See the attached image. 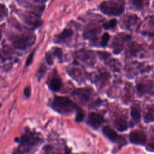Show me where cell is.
<instances>
[{
	"label": "cell",
	"mask_w": 154,
	"mask_h": 154,
	"mask_svg": "<svg viewBox=\"0 0 154 154\" xmlns=\"http://www.w3.org/2000/svg\"><path fill=\"white\" fill-rule=\"evenodd\" d=\"M16 141L19 143V154H33L44 140L41 134L26 129Z\"/></svg>",
	"instance_id": "6da1fadb"
},
{
	"label": "cell",
	"mask_w": 154,
	"mask_h": 154,
	"mask_svg": "<svg viewBox=\"0 0 154 154\" xmlns=\"http://www.w3.org/2000/svg\"><path fill=\"white\" fill-rule=\"evenodd\" d=\"M51 108L61 114H69L76 109V105L65 96H55L50 104Z\"/></svg>",
	"instance_id": "7a4b0ae2"
},
{
	"label": "cell",
	"mask_w": 154,
	"mask_h": 154,
	"mask_svg": "<svg viewBox=\"0 0 154 154\" xmlns=\"http://www.w3.org/2000/svg\"><path fill=\"white\" fill-rule=\"evenodd\" d=\"M125 0H106L99 5L100 10L108 16H119L125 10Z\"/></svg>",
	"instance_id": "3957f363"
},
{
	"label": "cell",
	"mask_w": 154,
	"mask_h": 154,
	"mask_svg": "<svg viewBox=\"0 0 154 154\" xmlns=\"http://www.w3.org/2000/svg\"><path fill=\"white\" fill-rule=\"evenodd\" d=\"M35 38V35L32 34H21L19 37H16L14 38L13 43L16 48L25 49L31 46L34 43Z\"/></svg>",
	"instance_id": "277c9868"
},
{
	"label": "cell",
	"mask_w": 154,
	"mask_h": 154,
	"mask_svg": "<svg viewBox=\"0 0 154 154\" xmlns=\"http://www.w3.org/2000/svg\"><path fill=\"white\" fill-rule=\"evenodd\" d=\"M131 38V36L126 33H119L115 35L112 43L111 48L115 54H120L125 44V43Z\"/></svg>",
	"instance_id": "5b68a950"
},
{
	"label": "cell",
	"mask_w": 154,
	"mask_h": 154,
	"mask_svg": "<svg viewBox=\"0 0 154 154\" xmlns=\"http://www.w3.org/2000/svg\"><path fill=\"white\" fill-rule=\"evenodd\" d=\"M75 57L87 66H93L96 62L95 56L92 51L85 49L79 50L76 53Z\"/></svg>",
	"instance_id": "8992f818"
},
{
	"label": "cell",
	"mask_w": 154,
	"mask_h": 154,
	"mask_svg": "<svg viewBox=\"0 0 154 154\" xmlns=\"http://www.w3.org/2000/svg\"><path fill=\"white\" fill-rule=\"evenodd\" d=\"M138 29L140 32L145 35L154 36V19L148 17L140 25Z\"/></svg>",
	"instance_id": "52a82bcc"
},
{
	"label": "cell",
	"mask_w": 154,
	"mask_h": 154,
	"mask_svg": "<svg viewBox=\"0 0 154 154\" xmlns=\"http://www.w3.org/2000/svg\"><path fill=\"white\" fill-rule=\"evenodd\" d=\"M67 72L72 78L78 82L83 81L85 78L84 70L77 64H71L67 68Z\"/></svg>",
	"instance_id": "ba28073f"
},
{
	"label": "cell",
	"mask_w": 154,
	"mask_h": 154,
	"mask_svg": "<svg viewBox=\"0 0 154 154\" xmlns=\"http://www.w3.org/2000/svg\"><path fill=\"white\" fill-rule=\"evenodd\" d=\"M92 90L90 88H81L75 90L72 94L82 103L88 102L91 96Z\"/></svg>",
	"instance_id": "9c48e42d"
},
{
	"label": "cell",
	"mask_w": 154,
	"mask_h": 154,
	"mask_svg": "<svg viewBox=\"0 0 154 154\" xmlns=\"http://www.w3.org/2000/svg\"><path fill=\"white\" fill-rule=\"evenodd\" d=\"M138 20V16L135 14H126L121 20V26L127 29H132L137 25Z\"/></svg>",
	"instance_id": "30bf717a"
},
{
	"label": "cell",
	"mask_w": 154,
	"mask_h": 154,
	"mask_svg": "<svg viewBox=\"0 0 154 154\" xmlns=\"http://www.w3.org/2000/svg\"><path fill=\"white\" fill-rule=\"evenodd\" d=\"M104 122L103 117L98 113L91 112L87 119V124L93 129H97Z\"/></svg>",
	"instance_id": "8fae6325"
},
{
	"label": "cell",
	"mask_w": 154,
	"mask_h": 154,
	"mask_svg": "<svg viewBox=\"0 0 154 154\" xmlns=\"http://www.w3.org/2000/svg\"><path fill=\"white\" fill-rule=\"evenodd\" d=\"M73 31L71 28H65L61 33L55 37L54 42L57 43H67L73 37Z\"/></svg>",
	"instance_id": "7c38bea8"
},
{
	"label": "cell",
	"mask_w": 154,
	"mask_h": 154,
	"mask_svg": "<svg viewBox=\"0 0 154 154\" xmlns=\"http://www.w3.org/2000/svg\"><path fill=\"white\" fill-rule=\"evenodd\" d=\"M129 140L133 144L144 145L146 143V137L143 131H135L130 133Z\"/></svg>",
	"instance_id": "4fadbf2b"
},
{
	"label": "cell",
	"mask_w": 154,
	"mask_h": 154,
	"mask_svg": "<svg viewBox=\"0 0 154 154\" xmlns=\"http://www.w3.org/2000/svg\"><path fill=\"white\" fill-rule=\"evenodd\" d=\"M111 76L109 72L105 69L99 70L98 73L94 76V82L99 86L105 85L109 81Z\"/></svg>",
	"instance_id": "5bb4252c"
},
{
	"label": "cell",
	"mask_w": 154,
	"mask_h": 154,
	"mask_svg": "<svg viewBox=\"0 0 154 154\" xmlns=\"http://www.w3.org/2000/svg\"><path fill=\"white\" fill-rule=\"evenodd\" d=\"M153 87V82L150 79H142L137 84V88L140 93L149 92Z\"/></svg>",
	"instance_id": "9a60e30c"
},
{
	"label": "cell",
	"mask_w": 154,
	"mask_h": 154,
	"mask_svg": "<svg viewBox=\"0 0 154 154\" xmlns=\"http://www.w3.org/2000/svg\"><path fill=\"white\" fill-rule=\"evenodd\" d=\"M100 31V29L97 26H91L88 27L84 33V37L91 42H95L97 38V35Z\"/></svg>",
	"instance_id": "2e32d148"
},
{
	"label": "cell",
	"mask_w": 154,
	"mask_h": 154,
	"mask_svg": "<svg viewBox=\"0 0 154 154\" xmlns=\"http://www.w3.org/2000/svg\"><path fill=\"white\" fill-rule=\"evenodd\" d=\"M48 86L54 91H58L62 87V82L57 75H54L49 81Z\"/></svg>",
	"instance_id": "e0dca14e"
},
{
	"label": "cell",
	"mask_w": 154,
	"mask_h": 154,
	"mask_svg": "<svg viewBox=\"0 0 154 154\" xmlns=\"http://www.w3.org/2000/svg\"><path fill=\"white\" fill-rule=\"evenodd\" d=\"M36 14H30V13H27V14H22L21 16H22L23 19L28 24L35 26H38L39 25V23L41 22L40 20L38 19V18L35 16Z\"/></svg>",
	"instance_id": "ac0fdd59"
},
{
	"label": "cell",
	"mask_w": 154,
	"mask_h": 154,
	"mask_svg": "<svg viewBox=\"0 0 154 154\" xmlns=\"http://www.w3.org/2000/svg\"><path fill=\"white\" fill-rule=\"evenodd\" d=\"M102 132L103 135L112 141H116L117 138V134L116 132L109 126H105L102 128Z\"/></svg>",
	"instance_id": "d6986e66"
},
{
	"label": "cell",
	"mask_w": 154,
	"mask_h": 154,
	"mask_svg": "<svg viewBox=\"0 0 154 154\" xmlns=\"http://www.w3.org/2000/svg\"><path fill=\"white\" fill-rule=\"evenodd\" d=\"M114 125L115 128L119 131H125L128 127L127 122L122 117L116 119L114 121Z\"/></svg>",
	"instance_id": "ffe728a7"
},
{
	"label": "cell",
	"mask_w": 154,
	"mask_h": 154,
	"mask_svg": "<svg viewBox=\"0 0 154 154\" xmlns=\"http://www.w3.org/2000/svg\"><path fill=\"white\" fill-rule=\"evenodd\" d=\"M144 120L146 123L154 121V105L149 106L144 114Z\"/></svg>",
	"instance_id": "44dd1931"
},
{
	"label": "cell",
	"mask_w": 154,
	"mask_h": 154,
	"mask_svg": "<svg viewBox=\"0 0 154 154\" xmlns=\"http://www.w3.org/2000/svg\"><path fill=\"white\" fill-rule=\"evenodd\" d=\"M141 49V46L135 42H133L129 45V48L126 51V55L129 57L136 55Z\"/></svg>",
	"instance_id": "7402d4cb"
},
{
	"label": "cell",
	"mask_w": 154,
	"mask_h": 154,
	"mask_svg": "<svg viewBox=\"0 0 154 154\" xmlns=\"http://www.w3.org/2000/svg\"><path fill=\"white\" fill-rule=\"evenodd\" d=\"M106 60V63L110 66V67L115 71H119L120 69V63L116 59H109Z\"/></svg>",
	"instance_id": "603a6c76"
},
{
	"label": "cell",
	"mask_w": 154,
	"mask_h": 154,
	"mask_svg": "<svg viewBox=\"0 0 154 154\" xmlns=\"http://www.w3.org/2000/svg\"><path fill=\"white\" fill-rule=\"evenodd\" d=\"M149 0H132V5L137 10L144 8L149 4Z\"/></svg>",
	"instance_id": "cb8c5ba5"
},
{
	"label": "cell",
	"mask_w": 154,
	"mask_h": 154,
	"mask_svg": "<svg viewBox=\"0 0 154 154\" xmlns=\"http://www.w3.org/2000/svg\"><path fill=\"white\" fill-rule=\"evenodd\" d=\"M131 115L135 123H138L141 119V114L139 109L137 107H132L131 111Z\"/></svg>",
	"instance_id": "d4e9b609"
},
{
	"label": "cell",
	"mask_w": 154,
	"mask_h": 154,
	"mask_svg": "<svg viewBox=\"0 0 154 154\" xmlns=\"http://www.w3.org/2000/svg\"><path fill=\"white\" fill-rule=\"evenodd\" d=\"M51 53L52 54V55H53L54 57H57L60 60H62V57H63V52L62 51L60 48L55 47V48H53L52 49V51H50Z\"/></svg>",
	"instance_id": "484cf974"
},
{
	"label": "cell",
	"mask_w": 154,
	"mask_h": 154,
	"mask_svg": "<svg viewBox=\"0 0 154 154\" xmlns=\"http://www.w3.org/2000/svg\"><path fill=\"white\" fill-rule=\"evenodd\" d=\"M117 24V20L116 19H112L108 22L103 24V28L105 29H109L114 28Z\"/></svg>",
	"instance_id": "4316f807"
},
{
	"label": "cell",
	"mask_w": 154,
	"mask_h": 154,
	"mask_svg": "<svg viewBox=\"0 0 154 154\" xmlns=\"http://www.w3.org/2000/svg\"><path fill=\"white\" fill-rule=\"evenodd\" d=\"M46 67L45 66V64H41L40 67L38 69V72L37 73V76L38 77V79L40 80L45 75L46 71Z\"/></svg>",
	"instance_id": "83f0119b"
},
{
	"label": "cell",
	"mask_w": 154,
	"mask_h": 154,
	"mask_svg": "<svg viewBox=\"0 0 154 154\" xmlns=\"http://www.w3.org/2000/svg\"><path fill=\"white\" fill-rule=\"evenodd\" d=\"M8 14V11L6 7L2 4H0V21L2 20Z\"/></svg>",
	"instance_id": "f1b7e54d"
},
{
	"label": "cell",
	"mask_w": 154,
	"mask_h": 154,
	"mask_svg": "<svg viewBox=\"0 0 154 154\" xmlns=\"http://www.w3.org/2000/svg\"><path fill=\"white\" fill-rule=\"evenodd\" d=\"M109 39V35L106 32L103 34V35H102V37L101 38L100 45L102 47H105L108 44Z\"/></svg>",
	"instance_id": "f546056e"
},
{
	"label": "cell",
	"mask_w": 154,
	"mask_h": 154,
	"mask_svg": "<svg viewBox=\"0 0 154 154\" xmlns=\"http://www.w3.org/2000/svg\"><path fill=\"white\" fill-rule=\"evenodd\" d=\"M45 58H46V60L47 63H48L49 65H52V64L53 61H54V57H53V55H52V54L51 53L50 51H49V52H48L46 54Z\"/></svg>",
	"instance_id": "4dcf8cb0"
},
{
	"label": "cell",
	"mask_w": 154,
	"mask_h": 154,
	"mask_svg": "<svg viewBox=\"0 0 154 154\" xmlns=\"http://www.w3.org/2000/svg\"><path fill=\"white\" fill-rule=\"evenodd\" d=\"M83 119H84V114L81 111H79L76 116V118H75L76 121L77 122H81L82 121Z\"/></svg>",
	"instance_id": "1f68e13d"
},
{
	"label": "cell",
	"mask_w": 154,
	"mask_h": 154,
	"mask_svg": "<svg viewBox=\"0 0 154 154\" xmlns=\"http://www.w3.org/2000/svg\"><path fill=\"white\" fill-rule=\"evenodd\" d=\"M147 148L149 149V150L150 149L151 150H154V137L150 138Z\"/></svg>",
	"instance_id": "d6a6232c"
},
{
	"label": "cell",
	"mask_w": 154,
	"mask_h": 154,
	"mask_svg": "<svg viewBox=\"0 0 154 154\" xmlns=\"http://www.w3.org/2000/svg\"><path fill=\"white\" fill-rule=\"evenodd\" d=\"M34 51L32 52L29 55V57H28L27 58V60H26V66H28V65H29L32 61V60H33V57H34Z\"/></svg>",
	"instance_id": "836d02e7"
},
{
	"label": "cell",
	"mask_w": 154,
	"mask_h": 154,
	"mask_svg": "<svg viewBox=\"0 0 154 154\" xmlns=\"http://www.w3.org/2000/svg\"><path fill=\"white\" fill-rule=\"evenodd\" d=\"M24 94L26 97H29L30 94H31V88L29 87H27L25 88L24 90Z\"/></svg>",
	"instance_id": "e575fe53"
},
{
	"label": "cell",
	"mask_w": 154,
	"mask_h": 154,
	"mask_svg": "<svg viewBox=\"0 0 154 154\" xmlns=\"http://www.w3.org/2000/svg\"><path fill=\"white\" fill-rule=\"evenodd\" d=\"M153 96H154V91H153Z\"/></svg>",
	"instance_id": "d590c367"
}]
</instances>
